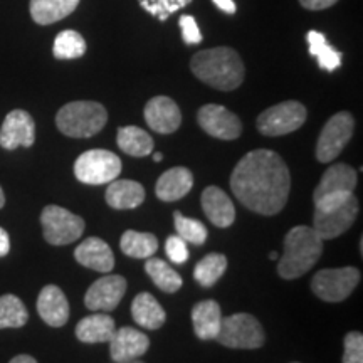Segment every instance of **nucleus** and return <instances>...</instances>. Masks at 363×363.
Returning <instances> with one entry per match:
<instances>
[{
    "mask_svg": "<svg viewBox=\"0 0 363 363\" xmlns=\"http://www.w3.org/2000/svg\"><path fill=\"white\" fill-rule=\"evenodd\" d=\"M11 251V238H9L7 230L0 227V257H6Z\"/></svg>",
    "mask_w": 363,
    "mask_h": 363,
    "instance_id": "nucleus-40",
    "label": "nucleus"
},
{
    "mask_svg": "<svg viewBox=\"0 0 363 363\" xmlns=\"http://www.w3.org/2000/svg\"><path fill=\"white\" fill-rule=\"evenodd\" d=\"M131 316L135 323L147 330H158L165 323L167 315L160 303L150 293L136 294L131 303Z\"/></svg>",
    "mask_w": 363,
    "mask_h": 363,
    "instance_id": "nucleus-25",
    "label": "nucleus"
},
{
    "mask_svg": "<svg viewBox=\"0 0 363 363\" xmlns=\"http://www.w3.org/2000/svg\"><path fill=\"white\" fill-rule=\"evenodd\" d=\"M140 6L158 21H167L172 13L182 11L192 0H138Z\"/></svg>",
    "mask_w": 363,
    "mask_h": 363,
    "instance_id": "nucleus-35",
    "label": "nucleus"
},
{
    "mask_svg": "<svg viewBox=\"0 0 363 363\" xmlns=\"http://www.w3.org/2000/svg\"><path fill=\"white\" fill-rule=\"evenodd\" d=\"M153 160L162 162L163 160V155H162V153H153Z\"/></svg>",
    "mask_w": 363,
    "mask_h": 363,
    "instance_id": "nucleus-44",
    "label": "nucleus"
},
{
    "mask_svg": "<svg viewBox=\"0 0 363 363\" xmlns=\"http://www.w3.org/2000/svg\"><path fill=\"white\" fill-rule=\"evenodd\" d=\"M264 330L259 321L247 313H235L233 316L222 318L220 330L216 340L227 348L254 350L264 345Z\"/></svg>",
    "mask_w": 363,
    "mask_h": 363,
    "instance_id": "nucleus-6",
    "label": "nucleus"
},
{
    "mask_svg": "<svg viewBox=\"0 0 363 363\" xmlns=\"http://www.w3.org/2000/svg\"><path fill=\"white\" fill-rule=\"evenodd\" d=\"M44 239L52 246H67L78 240L84 233L83 217L72 214L65 207L48 206L40 214Z\"/></svg>",
    "mask_w": 363,
    "mask_h": 363,
    "instance_id": "nucleus-8",
    "label": "nucleus"
},
{
    "mask_svg": "<svg viewBox=\"0 0 363 363\" xmlns=\"http://www.w3.org/2000/svg\"><path fill=\"white\" fill-rule=\"evenodd\" d=\"M227 269V257L224 254L212 252L201 259L194 269V278L203 288H211L222 278Z\"/></svg>",
    "mask_w": 363,
    "mask_h": 363,
    "instance_id": "nucleus-31",
    "label": "nucleus"
},
{
    "mask_svg": "<svg viewBox=\"0 0 363 363\" xmlns=\"http://www.w3.org/2000/svg\"><path fill=\"white\" fill-rule=\"evenodd\" d=\"M126 293V279L118 274H106L89 286L84 305L91 311H113Z\"/></svg>",
    "mask_w": 363,
    "mask_h": 363,
    "instance_id": "nucleus-13",
    "label": "nucleus"
},
{
    "mask_svg": "<svg viewBox=\"0 0 363 363\" xmlns=\"http://www.w3.org/2000/svg\"><path fill=\"white\" fill-rule=\"evenodd\" d=\"M9 363H38V360L30 355H17V357H13Z\"/></svg>",
    "mask_w": 363,
    "mask_h": 363,
    "instance_id": "nucleus-42",
    "label": "nucleus"
},
{
    "mask_svg": "<svg viewBox=\"0 0 363 363\" xmlns=\"http://www.w3.org/2000/svg\"><path fill=\"white\" fill-rule=\"evenodd\" d=\"M145 120L150 128L157 133L170 135L180 128L182 113L172 98L155 96L145 106Z\"/></svg>",
    "mask_w": 363,
    "mask_h": 363,
    "instance_id": "nucleus-16",
    "label": "nucleus"
},
{
    "mask_svg": "<svg viewBox=\"0 0 363 363\" xmlns=\"http://www.w3.org/2000/svg\"><path fill=\"white\" fill-rule=\"evenodd\" d=\"M222 313L219 303L214 299L197 303L192 310L194 331L201 340H216L220 330Z\"/></svg>",
    "mask_w": 363,
    "mask_h": 363,
    "instance_id": "nucleus-24",
    "label": "nucleus"
},
{
    "mask_svg": "<svg viewBox=\"0 0 363 363\" xmlns=\"http://www.w3.org/2000/svg\"><path fill=\"white\" fill-rule=\"evenodd\" d=\"M353 130H355V120L348 111H340L335 116H331L321 130L320 138H318V162L330 163L335 160L347 147V143L350 142Z\"/></svg>",
    "mask_w": 363,
    "mask_h": 363,
    "instance_id": "nucleus-10",
    "label": "nucleus"
},
{
    "mask_svg": "<svg viewBox=\"0 0 363 363\" xmlns=\"http://www.w3.org/2000/svg\"><path fill=\"white\" fill-rule=\"evenodd\" d=\"M6 206V195H4V190L0 187V208Z\"/></svg>",
    "mask_w": 363,
    "mask_h": 363,
    "instance_id": "nucleus-43",
    "label": "nucleus"
},
{
    "mask_svg": "<svg viewBox=\"0 0 363 363\" xmlns=\"http://www.w3.org/2000/svg\"><path fill=\"white\" fill-rule=\"evenodd\" d=\"M177 235H180L185 242L194 244V246H202L207 240V227L201 220L190 219V217L182 216V212L177 211L174 214Z\"/></svg>",
    "mask_w": 363,
    "mask_h": 363,
    "instance_id": "nucleus-34",
    "label": "nucleus"
},
{
    "mask_svg": "<svg viewBox=\"0 0 363 363\" xmlns=\"http://www.w3.org/2000/svg\"><path fill=\"white\" fill-rule=\"evenodd\" d=\"M202 208L208 220L217 227L233 225L235 220V208L230 197L219 187H207L202 192Z\"/></svg>",
    "mask_w": 363,
    "mask_h": 363,
    "instance_id": "nucleus-20",
    "label": "nucleus"
},
{
    "mask_svg": "<svg viewBox=\"0 0 363 363\" xmlns=\"http://www.w3.org/2000/svg\"><path fill=\"white\" fill-rule=\"evenodd\" d=\"M116 142L118 147L131 157H148L153 152V138L138 126H123L118 130Z\"/></svg>",
    "mask_w": 363,
    "mask_h": 363,
    "instance_id": "nucleus-27",
    "label": "nucleus"
},
{
    "mask_svg": "<svg viewBox=\"0 0 363 363\" xmlns=\"http://www.w3.org/2000/svg\"><path fill=\"white\" fill-rule=\"evenodd\" d=\"M358 216V201L355 194L340 206L330 208H315L313 229L321 239H335L353 225Z\"/></svg>",
    "mask_w": 363,
    "mask_h": 363,
    "instance_id": "nucleus-12",
    "label": "nucleus"
},
{
    "mask_svg": "<svg viewBox=\"0 0 363 363\" xmlns=\"http://www.w3.org/2000/svg\"><path fill=\"white\" fill-rule=\"evenodd\" d=\"M74 259L81 266L98 272H110L115 267V256L111 247L99 238H88L76 247Z\"/></svg>",
    "mask_w": 363,
    "mask_h": 363,
    "instance_id": "nucleus-19",
    "label": "nucleus"
},
{
    "mask_svg": "<svg viewBox=\"0 0 363 363\" xmlns=\"http://www.w3.org/2000/svg\"><path fill=\"white\" fill-rule=\"evenodd\" d=\"M120 247L128 257L133 259H148L155 256L158 249V239L150 233H138V230H126L121 235Z\"/></svg>",
    "mask_w": 363,
    "mask_h": 363,
    "instance_id": "nucleus-28",
    "label": "nucleus"
},
{
    "mask_svg": "<svg viewBox=\"0 0 363 363\" xmlns=\"http://www.w3.org/2000/svg\"><path fill=\"white\" fill-rule=\"evenodd\" d=\"M106 121V108L96 101L67 103L56 115L59 131L71 138H91L104 128Z\"/></svg>",
    "mask_w": 363,
    "mask_h": 363,
    "instance_id": "nucleus-4",
    "label": "nucleus"
},
{
    "mask_svg": "<svg viewBox=\"0 0 363 363\" xmlns=\"http://www.w3.org/2000/svg\"><path fill=\"white\" fill-rule=\"evenodd\" d=\"M201 128L214 138L235 140L242 133V123L233 111L220 104H206L197 115Z\"/></svg>",
    "mask_w": 363,
    "mask_h": 363,
    "instance_id": "nucleus-14",
    "label": "nucleus"
},
{
    "mask_svg": "<svg viewBox=\"0 0 363 363\" xmlns=\"http://www.w3.org/2000/svg\"><path fill=\"white\" fill-rule=\"evenodd\" d=\"M79 0H30V17L35 24L49 26L76 11Z\"/></svg>",
    "mask_w": 363,
    "mask_h": 363,
    "instance_id": "nucleus-26",
    "label": "nucleus"
},
{
    "mask_svg": "<svg viewBox=\"0 0 363 363\" xmlns=\"http://www.w3.org/2000/svg\"><path fill=\"white\" fill-rule=\"evenodd\" d=\"M357 182V172L347 163L328 167L313 194L315 208H330L343 203L353 195Z\"/></svg>",
    "mask_w": 363,
    "mask_h": 363,
    "instance_id": "nucleus-5",
    "label": "nucleus"
},
{
    "mask_svg": "<svg viewBox=\"0 0 363 363\" xmlns=\"http://www.w3.org/2000/svg\"><path fill=\"white\" fill-rule=\"evenodd\" d=\"M35 142V123L33 116L24 110L9 113L0 128V147L16 150L19 147L29 148Z\"/></svg>",
    "mask_w": 363,
    "mask_h": 363,
    "instance_id": "nucleus-15",
    "label": "nucleus"
},
{
    "mask_svg": "<svg viewBox=\"0 0 363 363\" xmlns=\"http://www.w3.org/2000/svg\"><path fill=\"white\" fill-rule=\"evenodd\" d=\"M108 206L116 211H128L142 206L145 201V189L142 184L135 180H113L106 190Z\"/></svg>",
    "mask_w": 363,
    "mask_h": 363,
    "instance_id": "nucleus-22",
    "label": "nucleus"
},
{
    "mask_svg": "<svg viewBox=\"0 0 363 363\" xmlns=\"http://www.w3.org/2000/svg\"><path fill=\"white\" fill-rule=\"evenodd\" d=\"M179 24L182 29V38H184V40L189 45L202 43V39H203L202 33H201V29H199L197 21H195L192 16H182Z\"/></svg>",
    "mask_w": 363,
    "mask_h": 363,
    "instance_id": "nucleus-38",
    "label": "nucleus"
},
{
    "mask_svg": "<svg viewBox=\"0 0 363 363\" xmlns=\"http://www.w3.org/2000/svg\"><path fill=\"white\" fill-rule=\"evenodd\" d=\"M338 0H299V4L308 11H323V9L335 6Z\"/></svg>",
    "mask_w": 363,
    "mask_h": 363,
    "instance_id": "nucleus-39",
    "label": "nucleus"
},
{
    "mask_svg": "<svg viewBox=\"0 0 363 363\" xmlns=\"http://www.w3.org/2000/svg\"><path fill=\"white\" fill-rule=\"evenodd\" d=\"M190 69L202 83L219 91H233L244 81L242 59L230 48H214L197 52Z\"/></svg>",
    "mask_w": 363,
    "mask_h": 363,
    "instance_id": "nucleus-2",
    "label": "nucleus"
},
{
    "mask_svg": "<svg viewBox=\"0 0 363 363\" xmlns=\"http://www.w3.org/2000/svg\"><path fill=\"white\" fill-rule=\"evenodd\" d=\"M165 252L174 264H184L189 259L187 242L180 235H170L165 242Z\"/></svg>",
    "mask_w": 363,
    "mask_h": 363,
    "instance_id": "nucleus-37",
    "label": "nucleus"
},
{
    "mask_svg": "<svg viewBox=\"0 0 363 363\" xmlns=\"http://www.w3.org/2000/svg\"><path fill=\"white\" fill-rule=\"evenodd\" d=\"M269 257H271V259H272V261H276V259H279V256H278V252H274V251H272V252H269Z\"/></svg>",
    "mask_w": 363,
    "mask_h": 363,
    "instance_id": "nucleus-45",
    "label": "nucleus"
},
{
    "mask_svg": "<svg viewBox=\"0 0 363 363\" xmlns=\"http://www.w3.org/2000/svg\"><path fill=\"white\" fill-rule=\"evenodd\" d=\"M52 52L56 59H78L86 52V40L76 30H62L56 35Z\"/></svg>",
    "mask_w": 363,
    "mask_h": 363,
    "instance_id": "nucleus-33",
    "label": "nucleus"
},
{
    "mask_svg": "<svg viewBox=\"0 0 363 363\" xmlns=\"http://www.w3.org/2000/svg\"><path fill=\"white\" fill-rule=\"evenodd\" d=\"M230 189L249 211L276 216L288 202L291 177L278 153L259 148L240 158L230 175Z\"/></svg>",
    "mask_w": 363,
    "mask_h": 363,
    "instance_id": "nucleus-1",
    "label": "nucleus"
},
{
    "mask_svg": "<svg viewBox=\"0 0 363 363\" xmlns=\"http://www.w3.org/2000/svg\"><path fill=\"white\" fill-rule=\"evenodd\" d=\"M212 2L225 13H235V11H238V6H235L234 0H212Z\"/></svg>",
    "mask_w": 363,
    "mask_h": 363,
    "instance_id": "nucleus-41",
    "label": "nucleus"
},
{
    "mask_svg": "<svg viewBox=\"0 0 363 363\" xmlns=\"http://www.w3.org/2000/svg\"><path fill=\"white\" fill-rule=\"evenodd\" d=\"M108 343H110L111 360L115 363L136 360L138 357L145 355L150 348V338L147 335L131 328V326L116 328L115 335Z\"/></svg>",
    "mask_w": 363,
    "mask_h": 363,
    "instance_id": "nucleus-17",
    "label": "nucleus"
},
{
    "mask_svg": "<svg viewBox=\"0 0 363 363\" xmlns=\"http://www.w3.org/2000/svg\"><path fill=\"white\" fill-rule=\"evenodd\" d=\"M116 331L115 320L106 313L86 316L76 325V337L83 343H106Z\"/></svg>",
    "mask_w": 363,
    "mask_h": 363,
    "instance_id": "nucleus-23",
    "label": "nucleus"
},
{
    "mask_svg": "<svg viewBox=\"0 0 363 363\" xmlns=\"http://www.w3.org/2000/svg\"><path fill=\"white\" fill-rule=\"evenodd\" d=\"M306 121V108L298 101H284L267 108L257 118V130L266 136H283L301 128Z\"/></svg>",
    "mask_w": 363,
    "mask_h": 363,
    "instance_id": "nucleus-11",
    "label": "nucleus"
},
{
    "mask_svg": "<svg viewBox=\"0 0 363 363\" xmlns=\"http://www.w3.org/2000/svg\"><path fill=\"white\" fill-rule=\"evenodd\" d=\"M125 363H143V362H138V360H131V362H125Z\"/></svg>",
    "mask_w": 363,
    "mask_h": 363,
    "instance_id": "nucleus-46",
    "label": "nucleus"
},
{
    "mask_svg": "<svg viewBox=\"0 0 363 363\" xmlns=\"http://www.w3.org/2000/svg\"><path fill=\"white\" fill-rule=\"evenodd\" d=\"M192 172L185 167H174L160 175L155 185V194L163 202H175L184 199L192 190Z\"/></svg>",
    "mask_w": 363,
    "mask_h": 363,
    "instance_id": "nucleus-21",
    "label": "nucleus"
},
{
    "mask_svg": "<svg viewBox=\"0 0 363 363\" xmlns=\"http://www.w3.org/2000/svg\"><path fill=\"white\" fill-rule=\"evenodd\" d=\"M145 271L152 278L153 283L157 284L158 289L163 293H177L184 284L182 276L177 272L174 267H170L165 261L157 259V257H148L145 262Z\"/></svg>",
    "mask_w": 363,
    "mask_h": 363,
    "instance_id": "nucleus-29",
    "label": "nucleus"
},
{
    "mask_svg": "<svg viewBox=\"0 0 363 363\" xmlns=\"http://www.w3.org/2000/svg\"><path fill=\"white\" fill-rule=\"evenodd\" d=\"M306 40L308 45H310V54L313 57H316L321 69L333 72L342 66V52H338L337 49H333L326 43L325 34L318 33V30H310L306 35Z\"/></svg>",
    "mask_w": 363,
    "mask_h": 363,
    "instance_id": "nucleus-30",
    "label": "nucleus"
},
{
    "mask_svg": "<svg viewBox=\"0 0 363 363\" xmlns=\"http://www.w3.org/2000/svg\"><path fill=\"white\" fill-rule=\"evenodd\" d=\"M360 283V271L357 267L321 269L311 279V289L326 303H340L347 299Z\"/></svg>",
    "mask_w": 363,
    "mask_h": 363,
    "instance_id": "nucleus-9",
    "label": "nucleus"
},
{
    "mask_svg": "<svg viewBox=\"0 0 363 363\" xmlns=\"http://www.w3.org/2000/svg\"><path fill=\"white\" fill-rule=\"evenodd\" d=\"M29 320V311L21 298L13 294L0 296V330L22 328Z\"/></svg>",
    "mask_w": 363,
    "mask_h": 363,
    "instance_id": "nucleus-32",
    "label": "nucleus"
},
{
    "mask_svg": "<svg viewBox=\"0 0 363 363\" xmlns=\"http://www.w3.org/2000/svg\"><path fill=\"white\" fill-rule=\"evenodd\" d=\"M121 174L120 157L110 150H88L74 162L76 179L88 185L110 184Z\"/></svg>",
    "mask_w": 363,
    "mask_h": 363,
    "instance_id": "nucleus-7",
    "label": "nucleus"
},
{
    "mask_svg": "<svg viewBox=\"0 0 363 363\" xmlns=\"http://www.w3.org/2000/svg\"><path fill=\"white\" fill-rule=\"evenodd\" d=\"M343 363H363V335L360 331H350L345 337Z\"/></svg>",
    "mask_w": 363,
    "mask_h": 363,
    "instance_id": "nucleus-36",
    "label": "nucleus"
},
{
    "mask_svg": "<svg viewBox=\"0 0 363 363\" xmlns=\"http://www.w3.org/2000/svg\"><path fill=\"white\" fill-rule=\"evenodd\" d=\"M38 313L44 323L52 328L65 326L69 320V303L62 289L56 284L44 286L38 298Z\"/></svg>",
    "mask_w": 363,
    "mask_h": 363,
    "instance_id": "nucleus-18",
    "label": "nucleus"
},
{
    "mask_svg": "<svg viewBox=\"0 0 363 363\" xmlns=\"http://www.w3.org/2000/svg\"><path fill=\"white\" fill-rule=\"evenodd\" d=\"M323 252V239L313 227L296 225L286 234L284 252L279 259L278 272L283 279H296L306 274Z\"/></svg>",
    "mask_w": 363,
    "mask_h": 363,
    "instance_id": "nucleus-3",
    "label": "nucleus"
}]
</instances>
